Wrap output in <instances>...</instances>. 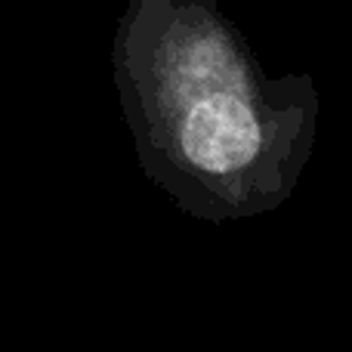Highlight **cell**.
<instances>
[{"instance_id":"cell-1","label":"cell","mask_w":352,"mask_h":352,"mask_svg":"<svg viewBox=\"0 0 352 352\" xmlns=\"http://www.w3.org/2000/svg\"><path fill=\"white\" fill-rule=\"evenodd\" d=\"M111 74L142 173L182 213L263 217L300 186L316 146V80L266 74L217 0H127Z\"/></svg>"}]
</instances>
